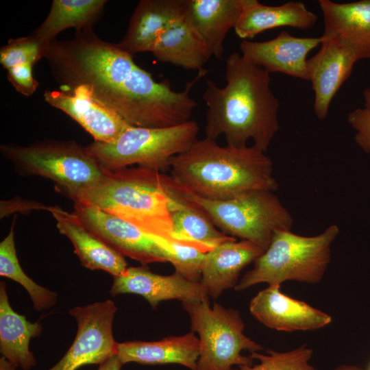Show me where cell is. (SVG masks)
<instances>
[{
	"mask_svg": "<svg viewBox=\"0 0 370 370\" xmlns=\"http://www.w3.org/2000/svg\"><path fill=\"white\" fill-rule=\"evenodd\" d=\"M44 98L51 106L71 117L94 138L110 143L130 125L117 112L98 99L92 89L79 85L70 90H46Z\"/></svg>",
	"mask_w": 370,
	"mask_h": 370,
	"instance_id": "cell-13",
	"label": "cell"
},
{
	"mask_svg": "<svg viewBox=\"0 0 370 370\" xmlns=\"http://www.w3.org/2000/svg\"><path fill=\"white\" fill-rule=\"evenodd\" d=\"M182 306L190 317L192 332L199 334L197 370H232L235 365L250 366L254 359L241 352L263 349L244 334L245 324L238 310L217 302L211 308L209 298L182 302Z\"/></svg>",
	"mask_w": 370,
	"mask_h": 370,
	"instance_id": "cell-9",
	"label": "cell"
},
{
	"mask_svg": "<svg viewBox=\"0 0 370 370\" xmlns=\"http://www.w3.org/2000/svg\"><path fill=\"white\" fill-rule=\"evenodd\" d=\"M317 20V15L302 2L288 1L271 6L258 0H243L242 12L234 31L239 38L246 40L280 27L307 30L315 25Z\"/></svg>",
	"mask_w": 370,
	"mask_h": 370,
	"instance_id": "cell-21",
	"label": "cell"
},
{
	"mask_svg": "<svg viewBox=\"0 0 370 370\" xmlns=\"http://www.w3.org/2000/svg\"><path fill=\"white\" fill-rule=\"evenodd\" d=\"M225 79L223 88L206 81V138L223 135L234 147H246L251 139L265 152L280 129V102L270 88V73L234 52L225 61Z\"/></svg>",
	"mask_w": 370,
	"mask_h": 370,
	"instance_id": "cell-2",
	"label": "cell"
},
{
	"mask_svg": "<svg viewBox=\"0 0 370 370\" xmlns=\"http://www.w3.org/2000/svg\"><path fill=\"white\" fill-rule=\"evenodd\" d=\"M152 237L174 267L175 272L188 280L200 282L205 254L210 251L207 248L190 242Z\"/></svg>",
	"mask_w": 370,
	"mask_h": 370,
	"instance_id": "cell-29",
	"label": "cell"
},
{
	"mask_svg": "<svg viewBox=\"0 0 370 370\" xmlns=\"http://www.w3.org/2000/svg\"><path fill=\"white\" fill-rule=\"evenodd\" d=\"M151 53L162 62L198 71L212 56L184 14L162 33Z\"/></svg>",
	"mask_w": 370,
	"mask_h": 370,
	"instance_id": "cell-25",
	"label": "cell"
},
{
	"mask_svg": "<svg viewBox=\"0 0 370 370\" xmlns=\"http://www.w3.org/2000/svg\"><path fill=\"white\" fill-rule=\"evenodd\" d=\"M322 37H297L286 31L265 41L244 40L241 56L247 61L271 73H281L309 81L307 56L321 44Z\"/></svg>",
	"mask_w": 370,
	"mask_h": 370,
	"instance_id": "cell-14",
	"label": "cell"
},
{
	"mask_svg": "<svg viewBox=\"0 0 370 370\" xmlns=\"http://www.w3.org/2000/svg\"><path fill=\"white\" fill-rule=\"evenodd\" d=\"M180 188L184 197L201 208L221 232L250 241L264 251L275 231L291 230L293 225L292 216L273 191L254 190L214 201Z\"/></svg>",
	"mask_w": 370,
	"mask_h": 370,
	"instance_id": "cell-7",
	"label": "cell"
},
{
	"mask_svg": "<svg viewBox=\"0 0 370 370\" xmlns=\"http://www.w3.org/2000/svg\"><path fill=\"white\" fill-rule=\"evenodd\" d=\"M312 354L313 350L306 345L287 352L267 349L266 354L254 352L250 356L259 360L258 364L234 370H317L310 364Z\"/></svg>",
	"mask_w": 370,
	"mask_h": 370,
	"instance_id": "cell-30",
	"label": "cell"
},
{
	"mask_svg": "<svg viewBox=\"0 0 370 370\" xmlns=\"http://www.w3.org/2000/svg\"><path fill=\"white\" fill-rule=\"evenodd\" d=\"M339 233L332 224L323 232L304 236L291 230L274 232L267 249L254 262L234 289L241 291L259 283L280 286L286 281L315 284L321 280L331 258V245Z\"/></svg>",
	"mask_w": 370,
	"mask_h": 370,
	"instance_id": "cell-5",
	"label": "cell"
},
{
	"mask_svg": "<svg viewBox=\"0 0 370 370\" xmlns=\"http://www.w3.org/2000/svg\"><path fill=\"white\" fill-rule=\"evenodd\" d=\"M0 151L19 175L49 180L58 192L73 201L106 173L86 146L74 140H45L26 146L3 144Z\"/></svg>",
	"mask_w": 370,
	"mask_h": 370,
	"instance_id": "cell-6",
	"label": "cell"
},
{
	"mask_svg": "<svg viewBox=\"0 0 370 370\" xmlns=\"http://www.w3.org/2000/svg\"><path fill=\"white\" fill-rule=\"evenodd\" d=\"M364 105L365 108L370 110V88H367L364 89L363 92Z\"/></svg>",
	"mask_w": 370,
	"mask_h": 370,
	"instance_id": "cell-37",
	"label": "cell"
},
{
	"mask_svg": "<svg viewBox=\"0 0 370 370\" xmlns=\"http://www.w3.org/2000/svg\"><path fill=\"white\" fill-rule=\"evenodd\" d=\"M369 370H370V369H369Z\"/></svg>",
	"mask_w": 370,
	"mask_h": 370,
	"instance_id": "cell-39",
	"label": "cell"
},
{
	"mask_svg": "<svg viewBox=\"0 0 370 370\" xmlns=\"http://www.w3.org/2000/svg\"><path fill=\"white\" fill-rule=\"evenodd\" d=\"M263 250L254 243L241 240L228 241L206 253L200 283L208 296L218 298L236 286L242 270L254 262Z\"/></svg>",
	"mask_w": 370,
	"mask_h": 370,
	"instance_id": "cell-19",
	"label": "cell"
},
{
	"mask_svg": "<svg viewBox=\"0 0 370 370\" xmlns=\"http://www.w3.org/2000/svg\"><path fill=\"white\" fill-rule=\"evenodd\" d=\"M347 121L356 131V143L365 152H370V110L358 108L348 114Z\"/></svg>",
	"mask_w": 370,
	"mask_h": 370,
	"instance_id": "cell-32",
	"label": "cell"
},
{
	"mask_svg": "<svg viewBox=\"0 0 370 370\" xmlns=\"http://www.w3.org/2000/svg\"><path fill=\"white\" fill-rule=\"evenodd\" d=\"M125 293L143 297L152 308L169 299L192 302L209 298L200 282L188 280L176 272L169 275L155 273L145 265L127 267L121 275L113 277L112 296Z\"/></svg>",
	"mask_w": 370,
	"mask_h": 370,
	"instance_id": "cell-16",
	"label": "cell"
},
{
	"mask_svg": "<svg viewBox=\"0 0 370 370\" xmlns=\"http://www.w3.org/2000/svg\"><path fill=\"white\" fill-rule=\"evenodd\" d=\"M46 49L32 35L12 38L0 49V63L7 70L19 64H36Z\"/></svg>",
	"mask_w": 370,
	"mask_h": 370,
	"instance_id": "cell-31",
	"label": "cell"
},
{
	"mask_svg": "<svg viewBox=\"0 0 370 370\" xmlns=\"http://www.w3.org/2000/svg\"><path fill=\"white\" fill-rule=\"evenodd\" d=\"M42 325L28 321L11 307L4 282L0 283V352L16 368L29 370L37 360L29 349L32 338L39 336Z\"/></svg>",
	"mask_w": 370,
	"mask_h": 370,
	"instance_id": "cell-24",
	"label": "cell"
},
{
	"mask_svg": "<svg viewBox=\"0 0 370 370\" xmlns=\"http://www.w3.org/2000/svg\"><path fill=\"white\" fill-rule=\"evenodd\" d=\"M324 36H340L356 44L370 58V0L336 3L319 0Z\"/></svg>",
	"mask_w": 370,
	"mask_h": 370,
	"instance_id": "cell-26",
	"label": "cell"
},
{
	"mask_svg": "<svg viewBox=\"0 0 370 370\" xmlns=\"http://www.w3.org/2000/svg\"><path fill=\"white\" fill-rule=\"evenodd\" d=\"M249 311L264 325L278 331L314 330L332 321L328 314L282 293L280 286L259 291L250 301Z\"/></svg>",
	"mask_w": 370,
	"mask_h": 370,
	"instance_id": "cell-15",
	"label": "cell"
},
{
	"mask_svg": "<svg viewBox=\"0 0 370 370\" xmlns=\"http://www.w3.org/2000/svg\"><path fill=\"white\" fill-rule=\"evenodd\" d=\"M33 66L26 63L8 70V81L17 92L26 97L33 95L39 85L32 75Z\"/></svg>",
	"mask_w": 370,
	"mask_h": 370,
	"instance_id": "cell-33",
	"label": "cell"
},
{
	"mask_svg": "<svg viewBox=\"0 0 370 370\" xmlns=\"http://www.w3.org/2000/svg\"><path fill=\"white\" fill-rule=\"evenodd\" d=\"M193 332L171 336L158 341H140L116 343L115 354L123 365L178 364L197 370L199 355V339Z\"/></svg>",
	"mask_w": 370,
	"mask_h": 370,
	"instance_id": "cell-20",
	"label": "cell"
},
{
	"mask_svg": "<svg viewBox=\"0 0 370 370\" xmlns=\"http://www.w3.org/2000/svg\"><path fill=\"white\" fill-rule=\"evenodd\" d=\"M171 176L186 190L204 199L223 201L254 190L275 191L278 184L265 152L252 146H221L197 140L169 162Z\"/></svg>",
	"mask_w": 370,
	"mask_h": 370,
	"instance_id": "cell-3",
	"label": "cell"
},
{
	"mask_svg": "<svg viewBox=\"0 0 370 370\" xmlns=\"http://www.w3.org/2000/svg\"><path fill=\"white\" fill-rule=\"evenodd\" d=\"M16 367L12 365L7 358L1 356L0 370H16Z\"/></svg>",
	"mask_w": 370,
	"mask_h": 370,
	"instance_id": "cell-36",
	"label": "cell"
},
{
	"mask_svg": "<svg viewBox=\"0 0 370 370\" xmlns=\"http://www.w3.org/2000/svg\"><path fill=\"white\" fill-rule=\"evenodd\" d=\"M47 209L48 206L40 202L16 197L10 200L1 201L0 214L1 218H4L14 212L27 214L34 210H47Z\"/></svg>",
	"mask_w": 370,
	"mask_h": 370,
	"instance_id": "cell-34",
	"label": "cell"
},
{
	"mask_svg": "<svg viewBox=\"0 0 370 370\" xmlns=\"http://www.w3.org/2000/svg\"><path fill=\"white\" fill-rule=\"evenodd\" d=\"M45 58L60 90L87 86L134 127H168L189 121L197 106L190 90L208 73L199 70L182 91L173 90L168 82H156L138 66L118 44L100 39L92 27L76 32L71 39L54 40Z\"/></svg>",
	"mask_w": 370,
	"mask_h": 370,
	"instance_id": "cell-1",
	"label": "cell"
},
{
	"mask_svg": "<svg viewBox=\"0 0 370 370\" xmlns=\"http://www.w3.org/2000/svg\"><path fill=\"white\" fill-rule=\"evenodd\" d=\"M186 0H140L118 45L127 53L151 52L162 33L185 12Z\"/></svg>",
	"mask_w": 370,
	"mask_h": 370,
	"instance_id": "cell-18",
	"label": "cell"
},
{
	"mask_svg": "<svg viewBox=\"0 0 370 370\" xmlns=\"http://www.w3.org/2000/svg\"><path fill=\"white\" fill-rule=\"evenodd\" d=\"M16 215L8 235L0 243V275L11 279L29 293L34 310L41 312L53 307L57 302L56 292L38 285L23 271L17 258L14 242Z\"/></svg>",
	"mask_w": 370,
	"mask_h": 370,
	"instance_id": "cell-28",
	"label": "cell"
},
{
	"mask_svg": "<svg viewBox=\"0 0 370 370\" xmlns=\"http://www.w3.org/2000/svg\"><path fill=\"white\" fill-rule=\"evenodd\" d=\"M243 0H186L184 16L212 55L221 58L227 34L235 28Z\"/></svg>",
	"mask_w": 370,
	"mask_h": 370,
	"instance_id": "cell-22",
	"label": "cell"
},
{
	"mask_svg": "<svg viewBox=\"0 0 370 370\" xmlns=\"http://www.w3.org/2000/svg\"><path fill=\"white\" fill-rule=\"evenodd\" d=\"M106 0H53L42 24L32 34L47 50L62 31L92 27Z\"/></svg>",
	"mask_w": 370,
	"mask_h": 370,
	"instance_id": "cell-27",
	"label": "cell"
},
{
	"mask_svg": "<svg viewBox=\"0 0 370 370\" xmlns=\"http://www.w3.org/2000/svg\"><path fill=\"white\" fill-rule=\"evenodd\" d=\"M117 308L110 299L71 308L77 331L73 343L53 367L47 370H77L88 365H100L115 354L112 324Z\"/></svg>",
	"mask_w": 370,
	"mask_h": 370,
	"instance_id": "cell-10",
	"label": "cell"
},
{
	"mask_svg": "<svg viewBox=\"0 0 370 370\" xmlns=\"http://www.w3.org/2000/svg\"><path fill=\"white\" fill-rule=\"evenodd\" d=\"M321 37V48L308 59L307 68L314 93V113L323 119L332 99L351 75L354 64L365 58L361 49L345 37L323 34Z\"/></svg>",
	"mask_w": 370,
	"mask_h": 370,
	"instance_id": "cell-11",
	"label": "cell"
},
{
	"mask_svg": "<svg viewBox=\"0 0 370 370\" xmlns=\"http://www.w3.org/2000/svg\"><path fill=\"white\" fill-rule=\"evenodd\" d=\"M169 206L172 238L175 240L195 243L209 251L219 245L236 240L217 229L201 208L184 197L174 180Z\"/></svg>",
	"mask_w": 370,
	"mask_h": 370,
	"instance_id": "cell-23",
	"label": "cell"
},
{
	"mask_svg": "<svg viewBox=\"0 0 370 370\" xmlns=\"http://www.w3.org/2000/svg\"><path fill=\"white\" fill-rule=\"evenodd\" d=\"M73 212L92 234L124 257L143 265L168 262L152 236L134 225L82 202H74Z\"/></svg>",
	"mask_w": 370,
	"mask_h": 370,
	"instance_id": "cell-12",
	"label": "cell"
},
{
	"mask_svg": "<svg viewBox=\"0 0 370 370\" xmlns=\"http://www.w3.org/2000/svg\"><path fill=\"white\" fill-rule=\"evenodd\" d=\"M199 130L198 123L191 120L168 127L130 126L114 142L94 141L86 149L107 170L138 164L162 173L170 169L173 156L186 151L197 140Z\"/></svg>",
	"mask_w": 370,
	"mask_h": 370,
	"instance_id": "cell-8",
	"label": "cell"
},
{
	"mask_svg": "<svg viewBox=\"0 0 370 370\" xmlns=\"http://www.w3.org/2000/svg\"><path fill=\"white\" fill-rule=\"evenodd\" d=\"M332 370H364L360 367L354 365H339Z\"/></svg>",
	"mask_w": 370,
	"mask_h": 370,
	"instance_id": "cell-38",
	"label": "cell"
},
{
	"mask_svg": "<svg viewBox=\"0 0 370 370\" xmlns=\"http://www.w3.org/2000/svg\"><path fill=\"white\" fill-rule=\"evenodd\" d=\"M59 232L71 242L81 264L90 270H102L112 277L127 268L125 257L92 234L73 212L60 207L48 206Z\"/></svg>",
	"mask_w": 370,
	"mask_h": 370,
	"instance_id": "cell-17",
	"label": "cell"
},
{
	"mask_svg": "<svg viewBox=\"0 0 370 370\" xmlns=\"http://www.w3.org/2000/svg\"><path fill=\"white\" fill-rule=\"evenodd\" d=\"M123 365L117 356L114 354L100 364L97 370H121Z\"/></svg>",
	"mask_w": 370,
	"mask_h": 370,
	"instance_id": "cell-35",
	"label": "cell"
},
{
	"mask_svg": "<svg viewBox=\"0 0 370 370\" xmlns=\"http://www.w3.org/2000/svg\"><path fill=\"white\" fill-rule=\"evenodd\" d=\"M173 178L143 167L106 169L103 179L82 193V202L119 217L149 236L173 239L169 199Z\"/></svg>",
	"mask_w": 370,
	"mask_h": 370,
	"instance_id": "cell-4",
	"label": "cell"
}]
</instances>
